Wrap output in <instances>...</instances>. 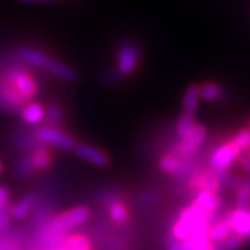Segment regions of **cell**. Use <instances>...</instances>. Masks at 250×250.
I'll list each match as a JSON object with an SVG mask.
<instances>
[{"label": "cell", "mask_w": 250, "mask_h": 250, "mask_svg": "<svg viewBox=\"0 0 250 250\" xmlns=\"http://www.w3.org/2000/svg\"><path fill=\"white\" fill-rule=\"evenodd\" d=\"M218 215L206 211L195 203H190L184 207L172 223L168 239L174 241H185L195 236L207 235L211 223H214Z\"/></svg>", "instance_id": "6da1fadb"}, {"label": "cell", "mask_w": 250, "mask_h": 250, "mask_svg": "<svg viewBox=\"0 0 250 250\" xmlns=\"http://www.w3.org/2000/svg\"><path fill=\"white\" fill-rule=\"evenodd\" d=\"M14 56L18 60L27 65L35 67L39 70L52 74L53 77L64 82H75L77 81V72L74 71L68 64L59 62L53 57H49L45 52H42L41 49H36L32 46H20L16 49Z\"/></svg>", "instance_id": "7a4b0ae2"}, {"label": "cell", "mask_w": 250, "mask_h": 250, "mask_svg": "<svg viewBox=\"0 0 250 250\" xmlns=\"http://www.w3.org/2000/svg\"><path fill=\"white\" fill-rule=\"evenodd\" d=\"M90 217V210L86 206H77L62 211L60 214H53L45 225L41 228L49 232L70 233L72 229L86 223ZM39 229V228H38Z\"/></svg>", "instance_id": "3957f363"}, {"label": "cell", "mask_w": 250, "mask_h": 250, "mask_svg": "<svg viewBox=\"0 0 250 250\" xmlns=\"http://www.w3.org/2000/svg\"><path fill=\"white\" fill-rule=\"evenodd\" d=\"M141 47L139 45L131 41V39H124L118 42L116 46V68L123 77H128L134 74L139 64H141Z\"/></svg>", "instance_id": "277c9868"}, {"label": "cell", "mask_w": 250, "mask_h": 250, "mask_svg": "<svg viewBox=\"0 0 250 250\" xmlns=\"http://www.w3.org/2000/svg\"><path fill=\"white\" fill-rule=\"evenodd\" d=\"M207 138V129L205 125L196 124L185 136L178 138V141L171 146L170 153L179 159H192L199 152Z\"/></svg>", "instance_id": "5b68a950"}, {"label": "cell", "mask_w": 250, "mask_h": 250, "mask_svg": "<svg viewBox=\"0 0 250 250\" xmlns=\"http://www.w3.org/2000/svg\"><path fill=\"white\" fill-rule=\"evenodd\" d=\"M35 138L49 147H57L60 150H74L75 147V139L71 135H68L65 131H62L60 128L50 126V125H42L39 128L34 129Z\"/></svg>", "instance_id": "8992f818"}, {"label": "cell", "mask_w": 250, "mask_h": 250, "mask_svg": "<svg viewBox=\"0 0 250 250\" xmlns=\"http://www.w3.org/2000/svg\"><path fill=\"white\" fill-rule=\"evenodd\" d=\"M99 202L103 207H107L110 220L118 227H124L129 223V210L128 206L120 195L114 190H104L99 193Z\"/></svg>", "instance_id": "52a82bcc"}, {"label": "cell", "mask_w": 250, "mask_h": 250, "mask_svg": "<svg viewBox=\"0 0 250 250\" xmlns=\"http://www.w3.org/2000/svg\"><path fill=\"white\" fill-rule=\"evenodd\" d=\"M241 153V150L233 143H231V141L221 143L210 154L208 170H211L213 172H228L233 166V163L238 160Z\"/></svg>", "instance_id": "ba28073f"}, {"label": "cell", "mask_w": 250, "mask_h": 250, "mask_svg": "<svg viewBox=\"0 0 250 250\" xmlns=\"http://www.w3.org/2000/svg\"><path fill=\"white\" fill-rule=\"evenodd\" d=\"M22 95L10 82L0 77V111L3 113H20L21 108L28 104Z\"/></svg>", "instance_id": "9c48e42d"}, {"label": "cell", "mask_w": 250, "mask_h": 250, "mask_svg": "<svg viewBox=\"0 0 250 250\" xmlns=\"http://www.w3.org/2000/svg\"><path fill=\"white\" fill-rule=\"evenodd\" d=\"M159 167L167 175L182 177V175L190 174L195 170V161H193V157L184 160V159H179L177 156H174L172 153L167 152L160 157Z\"/></svg>", "instance_id": "30bf717a"}, {"label": "cell", "mask_w": 250, "mask_h": 250, "mask_svg": "<svg viewBox=\"0 0 250 250\" xmlns=\"http://www.w3.org/2000/svg\"><path fill=\"white\" fill-rule=\"evenodd\" d=\"M75 156H78L83 161L89 163L95 167L103 168L110 164V157L106 152L100 150L99 147H95L89 143H77L74 147Z\"/></svg>", "instance_id": "8fae6325"}, {"label": "cell", "mask_w": 250, "mask_h": 250, "mask_svg": "<svg viewBox=\"0 0 250 250\" xmlns=\"http://www.w3.org/2000/svg\"><path fill=\"white\" fill-rule=\"evenodd\" d=\"M224 215L228 220L232 233L241 236L245 241L250 239V210H242L235 207Z\"/></svg>", "instance_id": "7c38bea8"}, {"label": "cell", "mask_w": 250, "mask_h": 250, "mask_svg": "<svg viewBox=\"0 0 250 250\" xmlns=\"http://www.w3.org/2000/svg\"><path fill=\"white\" fill-rule=\"evenodd\" d=\"M41 197L36 192H28L24 196L20 197L16 205H11V217L16 221H22L32 214L36 208Z\"/></svg>", "instance_id": "4fadbf2b"}, {"label": "cell", "mask_w": 250, "mask_h": 250, "mask_svg": "<svg viewBox=\"0 0 250 250\" xmlns=\"http://www.w3.org/2000/svg\"><path fill=\"white\" fill-rule=\"evenodd\" d=\"M192 203H195L199 207L205 208L206 211L211 214L218 215V213L223 210L224 200L218 193H213L208 190H199L192 195Z\"/></svg>", "instance_id": "5bb4252c"}, {"label": "cell", "mask_w": 250, "mask_h": 250, "mask_svg": "<svg viewBox=\"0 0 250 250\" xmlns=\"http://www.w3.org/2000/svg\"><path fill=\"white\" fill-rule=\"evenodd\" d=\"M54 214V205L53 200H39V203L36 206V208L31 214V228L35 231L38 228H41L42 225L47 223V220Z\"/></svg>", "instance_id": "9a60e30c"}, {"label": "cell", "mask_w": 250, "mask_h": 250, "mask_svg": "<svg viewBox=\"0 0 250 250\" xmlns=\"http://www.w3.org/2000/svg\"><path fill=\"white\" fill-rule=\"evenodd\" d=\"M27 154L35 172L47 170L53 164V153L50 152V147L46 146V145L38 147V149L32 150V152L27 153Z\"/></svg>", "instance_id": "2e32d148"}, {"label": "cell", "mask_w": 250, "mask_h": 250, "mask_svg": "<svg viewBox=\"0 0 250 250\" xmlns=\"http://www.w3.org/2000/svg\"><path fill=\"white\" fill-rule=\"evenodd\" d=\"M11 145L22 153H29L38 147L43 146V143L39 142L35 138L34 132H17L11 138Z\"/></svg>", "instance_id": "e0dca14e"}, {"label": "cell", "mask_w": 250, "mask_h": 250, "mask_svg": "<svg viewBox=\"0 0 250 250\" xmlns=\"http://www.w3.org/2000/svg\"><path fill=\"white\" fill-rule=\"evenodd\" d=\"M200 100L206 102H220L225 98V89L223 85L217 82H205L202 85H197Z\"/></svg>", "instance_id": "ac0fdd59"}, {"label": "cell", "mask_w": 250, "mask_h": 250, "mask_svg": "<svg viewBox=\"0 0 250 250\" xmlns=\"http://www.w3.org/2000/svg\"><path fill=\"white\" fill-rule=\"evenodd\" d=\"M22 121L28 125H38L45 120V108L39 103H28L20 111Z\"/></svg>", "instance_id": "d6986e66"}, {"label": "cell", "mask_w": 250, "mask_h": 250, "mask_svg": "<svg viewBox=\"0 0 250 250\" xmlns=\"http://www.w3.org/2000/svg\"><path fill=\"white\" fill-rule=\"evenodd\" d=\"M229 235H232V231H231V227H229L228 220H227L225 215L218 217L214 223H211L210 228H208V232H207V236H208V239L211 242L225 239Z\"/></svg>", "instance_id": "ffe728a7"}, {"label": "cell", "mask_w": 250, "mask_h": 250, "mask_svg": "<svg viewBox=\"0 0 250 250\" xmlns=\"http://www.w3.org/2000/svg\"><path fill=\"white\" fill-rule=\"evenodd\" d=\"M199 102H200V96H199L197 85L188 86L184 93V98H182V113L195 116V113L199 108Z\"/></svg>", "instance_id": "44dd1931"}, {"label": "cell", "mask_w": 250, "mask_h": 250, "mask_svg": "<svg viewBox=\"0 0 250 250\" xmlns=\"http://www.w3.org/2000/svg\"><path fill=\"white\" fill-rule=\"evenodd\" d=\"M45 120L47 125L60 128L64 124V110H62V104L57 102L50 103L47 110H45Z\"/></svg>", "instance_id": "7402d4cb"}, {"label": "cell", "mask_w": 250, "mask_h": 250, "mask_svg": "<svg viewBox=\"0 0 250 250\" xmlns=\"http://www.w3.org/2000/svg\"><path fill=\"white\" fill-rule=\"evenodd\" d=\"M64 246L68 250H92V243L83 233H68Z\"/></svg>", "instance_id": "603a6c76"}, {"label": "cell", "mask_w": 250, "mask_h": 250, "mask_svg": "<svg viewBox=\"0 0 250 250\" xmlns=\"http://www.w3.org/2000/svg\"><path fill=\"white\" fill-rule=\"evenodd\" d=\"M245 242L246 241L243 238L232 233V235L227 236L225 239L213 242L211 250H239L241 248H243Z\"/></svg>", "instance_id": "cb8c5ba5"}, {"label": "cell", "mask_w": 250, "mask_h": 250, "mask_svg": "<svg viewBox=\"0 0 250 250\" xmlns=\"http://www.w3.org/2000/svg\"><path fill=\"white\" fill-rule=\"evenodd\" d=\"M196 124L197 123L195 116L182 113V114L178 117L177 123H175V134H177L178 138H182V136H185V135H187Z\"/></svg>", "instance_id": "d4e9b609"}, {"label": "cell", "mask_w": 250, "mask_h": 250, "mask_svg": "<svg viewBox=\"0 0 250 250\" xmlns=\"http://www.w3.org/2000/svg\"><path fill=\"white\" fill-rule=\"evenodd\" d=\"M14 174L17 175L18 178H28V177L36 174L32 164H31V161H29V157H28L27 153H22V156L18 159L16 168H14Z\"/></svg>", "instance_id": "484cf974"}, {"label": "cell", "mask_w": 250, "mask_h": 250, "mask_svg": "<svg viewBox=\"0 0 250 250\" xmlns=\"http://www.w3.org/2000/svg\"><path fill=\"white\" fill-rule=\"evenodd\" d=\"M241 152L250 149V128H243L229 139Z\"/></svg>", "instance_id": "4316f807"}, {"label": "cell", "mask_w": 250, "mask_h": 250, "mask_svg": "<svg viewBox=\"0 0 250 250\" xmlns=\"http://www.w3.org/2000/svg\"><path fill=\"white\" fill-rule=\"evenodd\" d=\"M123 78H124V77L117 71L116 67H113V68H107L106 71L102 72L99 80L102 82V85H104V86H113V85L118 83Z\"/></svg>", "instance_id": "83f0119b"}, {"label": "cell", "mask_w": 250, "mask_h": 250, "mask_svg": "<svg viewBox=\"0 0 250 250\" xmlns=\"http://www.w3.org/2000/svg\"><path fill=\"white\" fill-rule=\"evenodd\" d=\"M235 207L250 210V193L243 187H239L235 190Z\"/></svg>", "instance_id": "f1b7e54d"}, {"label": "cell", "mask_w": 250, "mask_h": 250, "mask_svg": "<svg viewBox=\"0 0 250 250\" xmlns=\"http://www.w3.org/2000/svg\"><path fill=\"white\" fill-rule=\"evenodd\" d=\"M11 220V205H6L3 208H0V232L9 228Z\"/></svg>", "instance_id": "f546056e"}, {"label": "cell", "mask_w": 250, "mask_h": 250, "mask_svg": "<svg viewBox=\"0 0 250 250\" xmlns=\"http://www.w3.org/2000/svg\"><path fill=\"white\" fill-rule=\"evenodd\" d=\"M236 161L239 163V166H241L243 170L250 174V149L245 150V152H242Z\"/></svg>", "instance_id": "4dcf8cb0"}, {"label": "cell", "mask_w": 250, "mask_h": 250, "mask_svg": "<svg viewBox=\"0 0 250 250\" xmlns=\"http://www.w3.org/2000/svg\"><path fill=\"white\" fill-rule=\"evenodd\" d=\"M157 199H159V195H157L156 192L150 190V192H145V193L141 195L139 203H141L142 206H150L152 203H154Z\"/></svg>", "instance_id": "1f68e13d"}, {"label": "cell", "mask_w": 250, "mask_h": 250, "mask_svg": "<svg viewBox=\"0 0 250 250\" xmlns=\"http://www.w3.org/2000/svg\"><path fill=\"white\" fill-rule=\"evenodd\" d=\"M10 190L9 188L0 187V208H3L6 205H9Z\"/></svg>", "instance_id": "d6a6232c"}, {"label": "cell", "mask_w": 250, "mask_h": 250, "mask_svg": "<svg viewBox=\"0 0 250 250\" xmlns=\"http://www.w3.org/2000/svg\"><path fill=\"white\" fill-rule=\"evenodd\" d=\"M239 187H243L250 193V177H246V178L241 179V185H239Z\"/></svg>", "instance_id": "836d02e7"}, {"label": "cell", "mask_w": 250, "mask_h": 250, "mask_svg": "<svg viewBox=\"0 0 250 250\" xmlns=\"http://www.w3.org/2000/svg\"><path fill=\"white\" fill-rule=\"evenodd\" d=\"M21 1H25V3H54L57 0H21Z\"/></svg>", "instance_id": "e575fe53"}, {"label": "cell", "mask_w": 250, "mask_h": 250, "mask_svg": "<svg viewBox=\"0 0 250 250\" xmlns=\"http://www.w3.org/2000/svg\"><path fill=\"white\" fill-rule=\"evenodd\" d=\"M46 250H68L65 246H62V248H54V249H46Z\"/></svg>", "instance_id": "d590c367"}, {"label": "cell", "mask_w": 250, "mask_h": 250, "mask_svg": "<svg viewBox=\"0 0 250 250\" xmlns=\"http://www.w3.org/2000/svg\"><path fill=\"white\" fill-rule=\"evenodd\" d=\"M0 171H1V164H0Z\"/></svg>", "instance_id": "8d00e7d4"}, {"label": "cell", "mask_w": 250, "mask_h": 250, "mask_svg": "<svg viewBox=\"0 0 250 250\" xmlns=\"http://www.w3.org/2000/svg\"><path fill=\"white\" fill-rule=\"evenodd\" d=\"M249 128H250V123H249Z\"/></svg>", "instance_id": "74e56055"}]
</instances>
